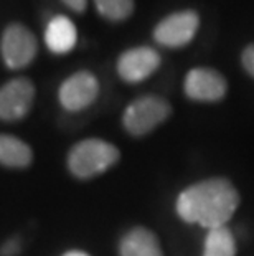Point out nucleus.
Segmentation results:
<instances>
[{"mask_svg": "<svg viewBox=\"0 0 254 256\" xmlns=\"http://www.w3.org/2000/svg\"><path fill=\"white\" fill-rule=\"evenodd\" d=\"M240 205V194L226 178H208L190 185L177 198V214L203 228L226 226Z\"/></svg>", "mask_w": 254, "mask_h": 256, "instance_id": "nucleus-1", "label": "nucleus"}, {"mask_svg": "<svg viewBox=\"0 0 254 256\" xmlns=\"http://www.w3.org/2000/svg\"><path fill=\"white\" fill-rule=\"evenodd\" d=\"M119 160L116 146L102 139L81 140L69 150L68 168L78 178H91L106 172Z\"/></svg>", "mask_w": 254, "mask_h": 256, "instance_id": "nucleus-2", "label": "nucleus"}, {"mask_svg": "<svg viewBox=\"0 0 254 256\" xmlns=\"http://www.w3.org/2000/svg\"><path fill=\"white\" fill-rule=\"evenodd\" d=\"M170 112L172 108L164 98L155 94L142 96L127 106L122 116V124L129 134L139 138L160 126L170 116Z\"/></svg>", "mask_w": 254, "mask_h": 256, "instance_id": "nucleus-3", "label": "nucleus"}, {"mask_svg": "<svg viewBox=\"0 0 254 256\" xmlns=\"http://www.w3.org/2000/svg\"><path fill=\"white\" fill-rule=\"evenodd\" d=\"M200 17L193 10H182L167 15L157 24L154 30L155 42L167 48H180L188 45L197 35Z\"/></svg>", "mask_w": 254, "mask_h": 256, "instance_id": "nucleus-4", "label": "nucleus"}, {"mask_svg": "<svg viewBox=\"0 0 254 256\" xmlns=\"http://www.w3.org/2000/svg\"><path fill=\"white\" fill-rule=\"evenodd\" d=\"M0 48H2L5 64L12 70H18L31 63V60L36 55V50H38V45H36L35 35L26 26L13 24L3 32Z\"/></svg>", "mask_w": 254, "mask_h": 256, "instance_id": "nucleus-5", "label": "nucleus"}, {"mask_svg": "<svg viewBox=\"0 0 254 256\" xmlns=\"http://www.w3.org/2000/svg\"><path fill=\"white\" fill-rule=\"evenodd\" d=\"M183 91L193 101L216 102L225 98L228 83L225 76L213 68H193L185 76Z\"/></svg>", "mask_w": 254, "mask_h": 256, "instance_id": "nucleus-6", "label": "nucleus"}, {"mask_svg": "<svg viewBox=\"0 0 254 256\" xmlns=\"http://www.w3.org/2000/svg\"><path fill=\"white\" fill-rule=\"evenodd\" d=\"M99 94V83L89 72H78L71 74L59 88L58 98L64 110L83 111L96 101Z\"/></svg>", "mask_w": 254, "mask_h": 256, "instance_id": "nucleus-7", "label": "nucleus"}, {"mask_svg": "<svg viewBox=\"0 0 254 256\" xmlns=\"http://www.w3.org/2000/svg\"><path fill=\"white\" fill-rule=\"evenodd\" d=\"M35 98V88L30 80L17 78L0 88V119L18 121L28 114Z\"/></svg>", "mask_w": 254, "mask_h": 256, "instance_id": "nucleus-8", "label": "nucleus"}, {"mask_svg": "<svg viewBox=\"0 0 254 256\" xmlns=\"http://www.w3.org/2000/svg\"><path fill=\"white\" fill-rule=\"evenodd\" d=\"M159 52L150 46H137L124 52L117 60V73L127 83H140L160 66Z\"/></svg>", "mask_w": 254, "mask_h": 256, "instance_id": "nucleus-9", "label": "nucleus"}, {"mask_svg": "<svg viewBox=\"0 0 254 256\" xmlns=\"http://www.w3.org/2000/svg\"><path fill=\"white\" fill-rule=\"evenodd\" d=\"M78 42L76 26L71 20L64 15H56L46 25L45 30V43L48 50L56 53V55H64L71 52Z\"/></svg>", "mask_w": 254, "mask_h": 256, "instance_id": "nucleus-10", "label": "nucleus"}, {"mask_svg": "<svg viewBox=\"0 0 254 256\" xmlns=\"http://www.w3.org/2000/svg\"><path fill=\"white\" fill-rule=\"evenodd\" d=\"M121 256H164L159 240L147 228H134L122 238Z\"/></svg>", "mask_w": 254, "mask_h": 256, "instance_id": "nucleus-11", "label": "nucleus"}, {"mask_svg": "<svg viewBox=\"0 0 254 256\" xmlns=\"http://www.w3.org/2000/svg\"><path fill=\"white\" fill-rule=\"evenodd\" d=\"M31 162V149L15 136L0 134V164L7 167H26Z\"/></svg>", "mask_w": 254, "mask_h": 256, "instance_id": "nucleus-12", "label": "nucleus"}, {"mask_svg": "<svg viewBox=\"0 0 254 256\" xmlns=\"http://www.w3.org/2000/svg\"><path fill=\"white\" fill-rule=\"evenodd\" d=\"M203 256H236V242L228 226L208 230Z\"/></svg>", "mask_w": 254, "mask_h": 256, "instance_id": "nucleus-13", "label": "nucleus"}, {"mask_svg": "<svg viewBox=\"0 0 254 256\" xmlns=\"http://www.w3.org/2000/svg\"><path fill=\"white\" fill-rule=\"evenodd\" d=\"M98 12L111 22H122L134 12V0H94Z\"/></svg>", "mask_w": 254, "mask_h": 256, "instance_id": "nucleus-14", "label": "nucleus"}, {"mask_svg": "<svg viewBox=\"0 0 254 256\" xmlns=\"http://www.w3.org/2000/svg\"><path fill=\"white\" fill-rule=\"evenodd\" d=\"M241 63L248 72V74L254 78V43H251V45H248L245 48V52H243V55H241Z\"/></svg>", "mask_w": 254, "mask_h": 256, "instance_id": "nucleus-15", "label": "nucleus"}, {"mask_svg": "<svg viewBox=\"0 0 254 256\" xmlns=\"http://www.w3.org/2000/svg\"><path fill=\"white\" fill-rule=\"evenodd\" d=\"M61 2L66 5L68 8H71L73 12L81 14L86 10V5H88V0H61Z\"/></svg>", "mask_w": 254, "mask_h": 256, "instance_id": "nucleus-16", "label": "nucleus"}, {"mask_svg": "<svg viewBox=\"0 0 254 256\" xmlns=\"http://www.w3.org/2000/svg\"><path fill=\"white\" fill-rule=\"evenodd\" d=\"M18 250H20V243L18 242H8L7 244L3 246V256H15L18 253Z\"/></svg>", "mask_w": 254, "mask_h": 256, "instance_id": "nucleus-17", "label": "nucleus"}, {"mask_svg": "<svg viewBox=\"0 0 254 256\" xmlns=\"http://www.w3.org/2000/svg\"><path fill=\"white\" fill-rule=\"evenodd\" d=\"M63 256H89V254H86L83 252H69L66 254H63Z\"/></svg>", "mask_w": 254, "mask_h": 256, "instance_id": "nucleus-18", "label": "nucleus"}]
</instances>
